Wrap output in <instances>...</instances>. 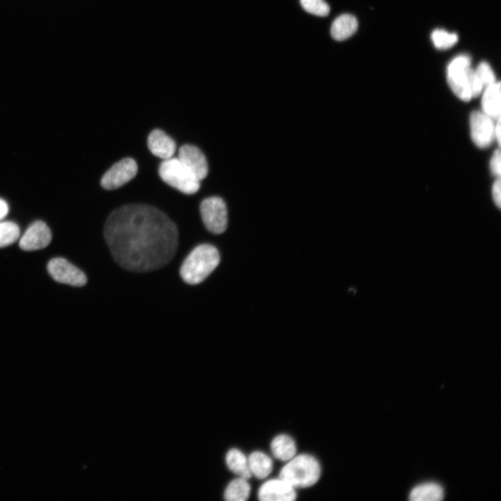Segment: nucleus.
Here are the masks:
<instances>
[{
	"label": "nucleus",
	"instance_id": "nucleus-1",
	"mask_svg": "<svg viewBox=\"0 0 501 501\" xmlns=\"http://www.w3.org/2000/svg\"><path fill=\"white\" fill-rule=\"evenodd\" d=\"M104 236L111 255L123 269L148 272L160 269L174 257L178 246L176 225L159 209L131 204L108 216Z\"/></svg>",
	"mask_w": 501,
	"mask_h": 501
},
{
	"label": "nucleus",
	"instance_id": "nucleus-2",
	"mask_svg": "<svg viewBox=\"0 0 501 501\" xmlns=\"http://www.w3.org/2000/svg\"><path fill=\"white\" fill-rule=\"evenodd\" d=\"M220 255L217 248L208 244L195 247L187 255L180 267V276L189 285H197L205 280L217 267Z\"/></svg>",
	"mask_w": 501,
	"mask_h": 501
},
{
	"label": "nucleus",
	"instance_id": "nucleus-3",
	"mask_svg": "<svg viewBox=\"0 0 501 501\" xmlns=\"http://www.w3.org/2000/svg\"><path fill=\"white\" fill-rule=\"evenodd\" d=\"M321 467L312 456L302 454L294 456L282 468L279 477L294 488H306L319 479Z\"/></svg>",
	"mask_w": 501,
	"mask_h": 501
},
{
	"label": "nucleus",
	"instance_id": "nucleus-4",
	"mask_svg": "<svg viewBox=\"0 0 501 501\" xmlns=\"http://www.w3.org/2000/svg\"><path fill=\"white\" fill-rule=\"evenodd\" d=\"M160 177L178 191L193 194L200 189V180L178 158L164 159L159 166Z\"/></svg>",
	"mask_w": 501,
	"mask_h": 501
},
{
	"label": "nucleus",
	"instance_id": "nucleus-5",
	"mask_svg": "<svg viewBox=\"0 0 501 501\" xmlns=\"http://www.w3.org/2000/svg\"><path fill=\"white\" fill-rule=\"evenodd\" d=\"M470 63L468 56L460 55L452 60L447 69L448 85L459 98L466 102L472 98L468 84Z\"/></svg>",
	"mask_w": 501,
	"mask_h": 501
},
{
	"label": "nucleus",
	"instance_id": "nucleus-6",
	"mask_svg": "<svg viewBox=\"0 0 501 501\" xmlns=\"http://www.w3.org/2000/svg\"><path fill=\"white\" fill-rule=\"evenodd\" d=\"M200 212L202 222L210 232L223 233L228 225V211L224 200L217 196L204 199L200 203Z\"/></svg>",
	"mask_w": 501,
	"mask_h": 501
},
{
	"label": "nucleus",
	"instance_id": "nucleus-7",
	"mask_svg": "<svg viewBox=\"0 0 501 501\" xmlns=\"http://www.w3.org/2000/svg\"><path fill=\"white\" fill-rule=\"evenodd\" d=\"M49 275L57 282L74 287H82L87 283L85 273L68 260L62 257L51 260L47 264Z\"/></svg>",
	"mask_w": 501,
	"mask_h": 501
},
{
	"label": "nucleus",
	"instance_id": "nucleus-8",
	"mask_svg": "<svg viewBox=\"0 0 501 501\" xmlns=\"http://www.w3.org/2000/svg\"><path fill=\"white\" fill-rule=\"evenodd\" d=\"M138 166L132 158H125L113 164L102 176L100 184L108 190L119 188L133 179Z\"/></svg>",
	"mask_w": 501,
	"mask_h": 501
},
{
	"label": "nucleus",
	"instance_id": "nucleus-9",
	"mask_svg": "<svg viewBox=\"0 0 501 501\" xmlns=\"http://www.w3.org/2000/svg\"><path fill=\"white\" fill-rule=\"evenodd\" d=\"M493 119L481 111H473L470 116L471 138L476 145L484 148L488 146L494 136Z\"/></svg>",
	"mask_w": 501,
	"mask_h": 501
},
{
	"label": "nucleus",
	"instance_id": "nucleus-10",
	"mask_svg": "<svg viewBox=\"0 0 501 501\" xmlns=\"http://www.w3.org/2000/svg\"><path fill=\"white\" fill-rule=\"evenodd\" d=\"M51 232L45 223L37 221L26 230L19 240V247L26 251L40 250L49 245Z\"/></svg>",
	"mask_w": 501,
	"mask_h": 501
},
{
	"label": "nucleus",
	"instance_id": "nucleus-11",
	"mask_svg": "<svg viewBox=\"0 0 501 501\" xmlns=\"http://www.w3.org/2000/svg\"><path fill=\"white\" fill-rule=\"evenodd\" d=\"M257 495L261 501H292L296 498L294 488L280 477L265 482Z\"/></svg>",
	"mask_w": 501,
	"mask_h": 501
},
{
	"label": "nucleus",
	"instance_id": "nucleus-12",
	"mask_svg": "<svg viewBox=\"0 0 501 501\" xmlns=\"http://www.w3.org/2000/svg\"><path fill=\"white\" fill-rule=\"evenodd\" d=\"M177 158L200 181L207 175L208 166L206 158L197 147L189 144L181 146Z\"/></svg>",
	"mask_w": 501,
	"mask_h": 501
},
{
	"label": "nucleus",
	"instance_id": "nucleus-13",
	"mask_svg": "<svg viewBox=\"0 0 501 501\" xmlns=\"http://www.w3.org/2000/svg\"><path fill=\"white\" fill-rule=\"evenodd\" d=\"M148 146L150 152L161 159L173 157L175 150V141L161 129H154L148 138Z\"/></svg>",
	"mask_w": 501,
	"mask_h": 501
},
{
	"label": "nucleus",
	"instance_id": "nucleus-14",
	"mask_svg": "<svg viewBox=\"0 0 501 501\" xmlns=\"http://www.w3.org/2000/svg\"><path fill=\"white\" fill-rule=\"evenodd\" d=\"M483 112L492 119L500 117V83L486 87L482 99Z\"/></svg>",
	"mask_w": 501,
	"mask_h": 501
},
{
	"label": "nucleus",
	"instance_id": "nucleus-15",
	"mask_svg": "<svg viewBox=\"0 0 501 501\" xmlns=\"http://www.w3.org/2000/svg\"><path fill=\"white\" fill-rule=\"evenodd\" d=\"M357 29L356 18L350 14H342L333 21L331 27V35L334 40L342 41L351 37Z\"/></svg>",
	"mask_w": 501,
	"mask_h": 501
},
{
	"label": "nucleus",
	"instance_id": "nucleus-16",
	"mask_svg": "<svg viewBox=\"0 0 501 501\" xmlns=\"http://www.w3.org/2000/svg\"><path fill=\"white\" fill-rule=\"evenodd\" d=\"M444 497L443 487L437 483L427 482L414 487L410 492L412 501H439Z\"/></svg>",
	"mask_w": 501,
	"mask_h": 501
},
{
	"label": "nucleus",
	"instance_id": "nucleus-17",
	"mask_svg": "<svg viewBox=\"0 0 501 501\" xmlns=\"http://www.w3.org/2000/svg\"><path fill=\"white\" fill-rule=\"evenodd\" d=\"M271 449L274 456L283 461L290 460L296 452L294 440L286 434L276 436L271 443Z\"/></svg>",
	"mask_w": 501,
	"mask_h": 501
},
{
	"label": "nucleus",
	"instance_id": "nucleus-18",
	"mask_svg": "<svg viewBox=\"0 0 501 501\" xmlns=\"http://www.w3.org/2000/svg\"><path fill=\"white\" fill-rule=\"evenodd\" d=\"M225 462L228 468L240 477L248 479L251 477L248 459L239 450H230L225 456Z\"/></svg>",
	"mask_w": 501,
	"mask_h": 501
},
{
	"label": "nucleus",
	"instance_id": "nucleus-19",
	"mask_svg": "<svg viewBox=\"0 0 501 501\" xmlns=\"http://www.w3.org/2000/svg\"><path fill=\"white\" fill-rule=\"evenodd\" d=\"M248 461L251 474L258 479L267 477L272 471L273 463L271 458L262 452H252Z\"/></svg>",
	"mask_w": 501,
	"mask_h": 501
},
{
	"label": "nucleus",
	"instance_id": "nucleus-20",
	"mask_svg": "<svg viewBox=\"0 0 501 501\" xmlns=\"http://www.w3.org/2000/svg\"><path fill=\"white\" fill-rule=\"evenodd\" d=\"M250 492V486L246 479L237 478L231 481L224 492V498L228 501H245Z\"/></svg>",
	"mask_w": 501,
	"mask_h": 501
},
{
	"label": "nucleus",
	"instance_id": "nucleus-21",
	"mask_svg": "<svg viewBox=\"0 0 501 501\" xmlns=\"http://www.w3.org/2000/svg\"><path fill=\"white\" fill-rule=\"evenodd\" d=\"M18 225L10 221L0 222V248L15 242L19 236Z\"/></svg>",
	"mask_w": 501,
	"mask_h": 501
},
{
	"label": "nucleus",
	"instance_id": "nucleus-22",
	"mask_svg": "<svg viewBox=\"0 0 501 501\" xmlns=\"http://www.w3.org/2000/svg\"><path fill=\"white\" fill-rule=\"evenodd\" d=\"M431 38L434 46L439 49H449L458 41L457 34L439 29L432 32Z\"/></svg>",
	"mask_w": 501,
	"mask_h": 501
},
{
	"label": "nucleus",
	"instance_id": "nucleus-23",
	"mask_svg": "<svg viewBox=\"0 0 501 501\" xmlns=\"http://www.w3.org/2000/svg\"><path fill=\"white\" fill-rule=\"evenodd\" d=\"M302 8L312 15L325 17L330 12L328 4L324 0H300Z\"/></svg>",
	"mask_w": 501,
	"mask_h": 501
},
{
	"label": "nucleus",
	"instance_id": "nucleus-24",
	"mask_svg": "<svg viewBox=\"0 0 501 501\" xmlns=\"http://www.w3.org/2000/svg\"><path fill=\"white\" fill-rule=\"evenodd\" d=\"M475 71L484 87L486 88L495 82L493 71L487 63H480Z\"/></svg>",
	"mask_w": 501,
	"mask_h": 501
},
{
	"label": "nucleus",
	"instance_id": "nucleus-25",
	"mask_svg": "<svg viewBox=\"0 0 501 501\" xmlns=\"http://www.w3.org/2000/svg\"><path fill=\"white\" fill-rule=\"evenodd\" d=\"M468 84L472 97H477L481 93L484 86L477 74L475 69L472 67L468 72Z\"/></svg>",
	"mask_w": 501,
	"mask_h": 501
},
{
	"label": "nucleus",
	"instance_id": "nucleus-26",
	"mask_svg": "<svg viewBox=\"0 0 501 501\" xmlns=\"http://www.w3.org/2000/svg\"><path fill=\"white\" fill-rule=\"evenodd\" d=\"M500 152L497 150L494 152L490 163V169L491 173L495 175L500 177Z\"/></svg>",
	"mask_w": 501,
	"mask_h": 501
},
{
	"label": "nucleus",
	"instance_id": "nucleus-27",
	"mask_svg": "<svg viewBox=\"0 0 501 501\" xmlns=\"http://www.w3.org/2000/svg\"><path fill=\"white\" fill-rule=\"evenodd\" d=\"M500 177L495 181L492 186V196L495 204L498 207H500L501 196H500Z\"/></svg>",
	"mask_w": 501,
	"mask_h": 501
},
{
	"label": "nucleus",
	"instance_id": "nucleus-28",
	"mask_svg": "<svg viewBox=\"0 0 501 501\" xmlns=\"http://www.w3.org/2000/svg\"><path fill=\"white\" fill-rule=\"evenodd\" d=\"M8 212L7 203L2 199H0V220L3 218Z\"/></svg>",
	"mask_w": 501,
	"mask_h": 501
},
{
	"label": "nucleus",
	"instance_id": "nucleus-29",
	"mask_svg": "<svg viewBox=\"0 0 501 501\" xmlns=\"http://www.w3.org/2000/svg\"><path fill=\"white\" fill-rule=\"evenodd\" d=\"M497 123L494 127V136L495 137L498 145H500V120L497 119Z\"/></svg>",
	"mask_w": 501,
	"mask_h": 501
}]
</instances>
